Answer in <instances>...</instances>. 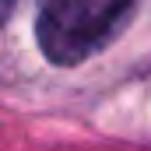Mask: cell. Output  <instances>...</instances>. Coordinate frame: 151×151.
I'll return each mask as SVG.
<instances>
[{
	"label": "cell",
	"instance_id": "2",
	"mask_svg": "<svg viewBox=\"0 0 151 151\" xmlns=\"http://www.w3.org/2000/svg\"><path fill=\"white\" fill-rule=\"evenodd\" d=\"M14 4H18V0H0V28H4V21H7V14L14 11Z\"/></svg>",
	"mask_w": 151,
	"mask_h": 151
},
{
	"label": "cell",
	"instance_id": "1",
	"mask_svg": "<svg viewBox=\"0 0 151 151\" xmlns=\"http://www.w3.org/2000/svg\"><path fill=\"white\" fill-rule=\"evenodd\" d=\"M137 0H46L35 21L39 49L56 67H77L113 42Z\"/></svg>",
	"mask_w": 151,
	"mask_h": 151
}]
</instances>
